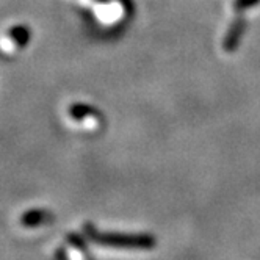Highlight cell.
<instances>
[{"instance_id":"1","label":"cell","mask_w":260,"mask_h":260,"mask_svg":"<svg viewBox=\"0 0 260 260\" xmlns=\"http://www.w3.org/2000/svg\"><path fill=\"white\" fill-rule=\"evenodd\" d=\"M31 38V30L27 24L14 21L0 28V53L7 58L21 55Z\"/></svg>"},{"instance_id":"2","label":"cell","mask_w":260,"mask_h":260,"mask_svg":"<svg viewBox=\"0 0 260 260\" xmlns=\"http://www.w3.org/2000/svg\"><path fill=\"white\" fill-rule=\"evenodd\" d=\"M86 234L101 246L118 248V249H147L152 248V238L141 235H121V234H98L92 228L86 226Z\"/></svg>"},{"instance_id":"3","label":"cell","mask_w":260,"mask_h":260,"mask_svg":"<svg viewBox=\"0 0 260 260\" xmlns=\"http://www.w3.org/2000/svg\"><path fill=\"white\" fill-rule=\"evenodd\" d=\"M19 221L24 228H38L50 221V213L43 209H30L21 215Z\"/></svg>"}]
</instances>
